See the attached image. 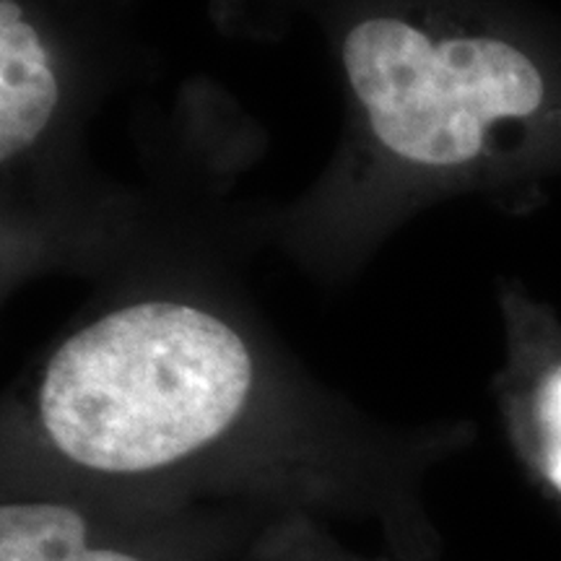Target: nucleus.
<instances>
[{
  "label": "nucleus",
  "instance_id": "obj_5",
  "mask_svg": "<svg viewBox=\"0 0 561 561\" xmlns=\"http://www.w3.org/2000/svg\"><path fill=\"white\" fill-rule=\"evenodd\" d=\"M0 561H140L91 543L89 525L58 502H5L0 510Z\"/></svg>",
  "mask_w": 561,
  "mask_h": 561
},
{
  "label": "nucleus",
  "instance_id": "obj_2",
  "mask_svg": "<svg viewBox=\"0 0 561 561\" xmlns=\"http://www.w3.org/2000/svg\"><path fill=\"white\" fill-rule=\"evenodd\" d=\"M255 385L248 343L185 301H138L62 341L42 375V430L96 473H149L206 450Z\"/></svg>",
  "mask_w": 561,
  "mask_h": 561
},
{
  "label": "nucleus",
  "instance_id": "obj_4",
  "mask_svg": "<svg viewBox=\"0 0 561 561\" xmlns=\"http://www.w3.org/2000/svg\"><path fill=\"white\" fill-rule=\"evenodd\" d=\"M58 107V79L37 26L19 0H0V159H19Z\"/></svg>",
  "mask_w": 561,
  "mask_h": 561
},
{
  "label": "nucleus",
  "instance_id": "obj_1",
  "mask_svg": "<svg viewBox=\"0 0 561 561\" xmlns=\"http://www.w3.org/2000/svg\"><path fill=\"white\" fill-rule=\"evenodd\" d=\"M343 66L371 133L411 167L471 182L561 167V62L517 34L371 16Z\"/></svg>",
  "mask_w": 561,
  "mask_h": 561
},
{
  "label": "nucleus",
  "instance_id": "obj_3",
  "mask_svg": "<svg viewBox=\"0 0 561 561\" xmlns=\"http://www.w3.org/2000/svg\"><path fill=\"white\" fill-rule=\"evenodd\" d=\"M510 409L533 473L561 502V325L512 299Z\"/></svg>",
  "mask_w": 561,
  "mask_h": 561
}]
</instances>
